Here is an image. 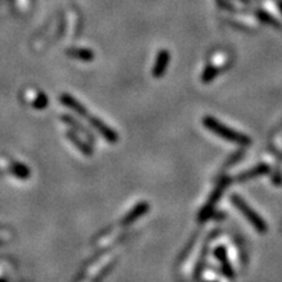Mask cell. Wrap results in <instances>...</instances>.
<instances>
[{"instance_id":"cell-1","label":"cell","mask_w":282,"mask_h":282,"mask_svg":"<svg viewBox=\"0 0 282 282\" xmlns=\"http://www.w3.org/2000/svg\"><path fill=\"white\" fill-rule=\"evenodd\" d=\"M204 126H205L208 130H210L212 132H214L215 135H218L220 137H222V139L225 140L240 144V145H248V144H251V140H249L248 137L239 134L237 131L231 130V128H228L225 124L220 123L218 120H215L214 118H210V116L204 118Z\"/></svg>"},{"instance_id":"cell-2","label":"cell","mask_w":282,"mask_h":282,"mask_svg":"<svg viewBox=\"0 0 282 282\" xmlns=\"http://www.w3.org/2000/svg\"><path fill=\"white\" fill-rule=\"evenodd\" d=\"M233 203H234V205L237 206L238 209H239L240 212L244 214V217H246V218L248 220L252 225H254V228H255L259 233H263V234L267 233V229H268L267 224L263 221L261 217H259V214H256V213L254 212V210H252L246 203H244V200H243L242 197L237 196V195H234Z\"/></svg>"},{"instance_id":"cell-3","label":"cell","mask_w":282,"mask_h":282,"mask_svg":"<svg viewBox=\"0 0 282 282\" xmlns=\"http://www.w3.org/2000/svg\"><path fill=\"white\" fill-rule=\"evenodd\" d=\"M215 255L217 258H220V260L222 261V269H224V273L229 277V278H233L234 277V272L231 265L228 263V259H226V251H225L224 247H220L215 251Z\"/></svg>"},{"instance_id":"cell-4","label":"cell","mask_w":282,"mask_h":282,"mask_svg":"<svg viewBox=\"0 0 282 282\" xmlns=\"http://www.w3.org/2000/svg\"><path fill=\"white\" fill-rule=\"evenodd\" d=\"M146 210H148V204H145V203L140 204V205H137L136 208H135V209L127 215V217H124V220H123V222H121V224H123V225L132 224L135 220L139 218L140 215H143L144 213L146 212Z\"/></svg>"},{"instance_id":"cell-5","label":"cell","mask_w":282,"mask_h":282,"mask_svg":"<svg viewBox=\"0 0 282 282\" xmlns=\"http://www.w3.org/2000/svg\"><path fill=\"white\" fill-rule=\"evenodd\" d=\"M167 63H169V54L166 52H162L161 56L158 58V63L155 64L154 70H153V76L154 77H161L164 76L165 70L167 67Z\"/></svg>"},{"instance_id":"cell-6","label":"cell","mask_w":282,"mask_h":282,"mask_svg":"<svg viewBox=\"0 0 282 282\" xmlns=\"http://www.w3.org/2000/svg\"><path fill=\"white\" fill-rule=\"evenodd\" d=\"M269 171V167L267 166V165H260V166H258L256 169H254V170H249L247 171V173H244L243 175H240L238 179L239 180H247V179H251V178H255V176L260 175V174H265Z\"/></svg>"}]
</instances>
